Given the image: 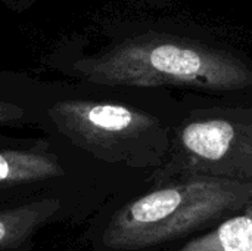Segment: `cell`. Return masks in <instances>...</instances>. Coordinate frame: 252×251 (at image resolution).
I'll return each mask as SVG.
<instances>
[{"mask_svg":"<svg viewBox=\"0 0 252 251\" xmlns=\"http://www.w3.org/2000/svg\"><path fill=\"white\" fill-rule=\"evenodd\" d=\"M148 90L43 80L35 127L105 169L130 175L155 167L165 149V118Z\"/></svg>","mask_w":252,"mask_h":251,"instance_id":"1","label":"cell"},{"mask_svg":"<svg viewBox=\"0 0 252 251\" xmlns=\"http://www.w3.org/2000/svg\"><path fill=\"white\" fill-rule=\"evenodd\" d=\"M49 64L71 80L137 89L192 84L233 90L252 83L251 71L232 58L148 36H118L94 49L68 44Z\"/></svg>","mask_w":252,"mask_h":251,"instance_id":"2","label":"cell"},{"mask_svg":"<svg viewBox=\"0 0 252 251\" xmlns=\"http://www.w3.org/2000/svg\"><path fill=\"white\" fill-rule=\"evenodd\" d=\"M126 191L89 220L84 240L93 251H148L252 198L251 186L229 179L188 180L134 195Z\"/></svg>","mask_w":252,"mask_h":251,"instance_id":"3","label":"cell"},{"mask_svg":"<svg viewBox=\"0 0 252 251\" xmlns=\"http://www.w3.org/2000/svg\"><path fill=\"white\" fill-rule=\"evenodd\" d=\"M128 183V173L105 169L52 135L0 133V209L61 195L109 201Z\"/></svg>","mask_w":252,"mask_h":251,"instance_id":"4","label":"cell"},{"mask_svg":"<svg viewBox=\"0 0 252 251\" xmlns=\"http://www.w3.org/2000/svg\"><path fill=\"white\" fill-rule=\"evenodd\" d=\"M108 201L92 197H44L0 209V251H34L38 234L53 225L89 222Z\"/></svg>","mask_w":252,"mask_h":251,"instance_id":"5","label":"cell"},{"mask_svg":"<svg viewBox=\"0 0 252 251\" xmlns=\"http://www.w3.org/2000/svg\"><path fill=\"white\" fill-rule=\"evenodd\" d=\"M41 83L25 72L0 71V133L37 126Z\"/></svg>","mask_w":252,"mask_h":251,"instance_id":"6","label":"cell"},{"mask_svg":"<svg viewBox=\"0 0 252 251\" xmlns=\"http://www.w3.org/2000/svg\"><path fill=\"white\" fill-rule=\"evenodd\" d=\"M177 251H252V207Z\"/></svg>","mask_w":252,"mask_h":251,"instance_id":"7","label":"cell"},{"mask_svg":"<svg viewBox=\"0 0 252 251\" xmlns=\"http://www.w3.org/2000/svg\"><path fill=\"white\" fill-rule=\"evenodd\" d=\"M7 6H10V9H27L34 0H3Z\"/></svg>","mask_w":252,"mask_h":251,"instance_id":"8","label":"cell"}]
</instances>
